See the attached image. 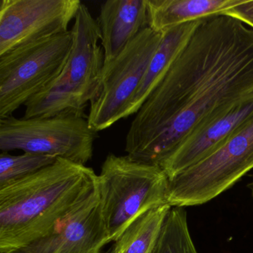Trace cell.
<instances>
[{
  "mask_svg": "<svg viewBox=\"0 0 253 253\" xmlns=\"http://www.w3.org/2000/svg\"><path fill=\"white\" fill-rule=\"evenodd\" d=\"M253 101V30L236 19H203L126 137L129 158L161 166L199 127Z\"/></svg>",
  "mask_w": 253,
  "mask_h": 253,
  "instance_id": "1",
  "label": "cell"
},
{
  "mask_svg": "<svg viewBox=\"0 0 253 253\" xmlns=\"http://www.w3.org/2000/svg\"><path fill=\"white\" fill-rule=\"evenodd\" d=\"M97 190L92 169L63 158L0 186V253L46 235Z\"/></svg>",
  "mask_w": 253,
  "mask_h": 253,
  "instance_id": "2",
  "label": "cell"
},
{
  "mask_svg": "<svg viewBox=\"0 0 253 253\" xmlns=\"http://www.w3.org/2000/svg\"><path fill=\"white\" fill-rule=\"evenodd\" d=\"M73 44L58 78L26 105L23 118L85 115V109L99 95L104 67V51L97 20L81 3L71 30Z\"/></svg>",
  "mask_w": 253,
  "mask_h": 253,
  "instance_id": "3",
  "label": "cell"
},
{
  "mask_svg": "<svg viewBox=\"0 0 253 253\" xmlns=\"http://www.w3.org/2000/svg\"><path fill=\"white\" fill-rule=\"evenodd\" d=\"M97 186L111 242H115L140 214L167 203L169 177L165 171L128 155H108L97 174Z\"/></svg>",
  "mask_w": 253,
  "mask_h": 253,
  "instance_id": "4",
  "label": "cell"
},
{
  "mask_svg": "<svg viewBox=\"0 0 253 253\" xmlns=\"http://www.w3.org/2000/svg\"><path fill=\"white\" fill-rule=\"evenodd\" d=\"M253 169V113L215 152L169 179L167 203L201 205L214 199Z\"/></svg>",
  "mask_w": 253,
  "mask_h": 253,
  "instance_id": "5",
  "label": "cell"
},
{
  "mask_svg": "<svg viewBox=\"0 0 253 253\" xmlns=\"http://www.w3.org/2000/svg\"><path fill=\"white\" fill-rule=\"evenodd\" d=\"M85 115L61 114L55 116L0 119V151L20 150L51 155L85 165L91 161L98 138Z\"/></svg>",
  "mask_w": 253,
  "mask_h": 253,
  "instance_id": "6",
  "label": "cell"
},
{
  "mask_svg": "<svg viewBox=\"0 0 253 253\" xmlns=\"http://www.w3.org/2000/svg\"><path fill=\"white\" fill-rule=\"evenodd\" d=\"M72 44L69 31L0 56V119L13 116L58 78Z\"/></svg>",
  "mask_w": 253,
  "mask_h": 253,
  "instance_id": "7",
  "label": "cell"
},
{
  "mask_svg": "<svg viewBox=\"0 0 253 253\" xmlns=\"http://www.w3.org/2000/svg\"><path fill=\"white\" fill-rule=\"evenodd\" d=\"M162 38L163 34L146 28L105 65L100 93L87 117L94 129L103 131L124 119Z\"/></svg>",
  "mask_w": 253,
  "mask_h": 253,
  "instance_id": "8",
  "label": "cell"
},
{
  "mask_svg": "<svg viewBox=\"0 0 253 253\" xmlns=\"http://www.w3.org/2000/svg\"><path fill=\"white\" fill-rule=\"evenodd\" d=\"M80 0H1L0 56L69 32Z\"/></svg>",
  "mask_w": 253,
  "mask_h": 253,
  "instance_id": "9",
  "label": "cell"
},
{
  "mask_svg": "<svg viewBox=\"0 0 253 253\" xmlns=\"http://www.w3.org/2000/svg\"><path fill=\"white\" fill-rule=\"evenodd\" d=\"M110 242L97 190L46 235L6 253H103Z\"/></svg>",
  "mask_w": 253,
  "mask_h": 253,
  "instance_id": "10",
  "label": "cell"
},
{
  "mask_svg": "<svg viewBox=\"0 0 253 253\" xmlns=\"http://www.w3.org/2000/svg\"><path fill=\"white\" fill-rule=\"evenodd\" d=\"M253 113V101L241 105L199 127L182 140L161 163L169 179L220 149Z\"/></svg>",
  "mask_w": 253,
  "mask_h": 253,
  "instance_id": "11",
  "label": "cell"
},
{
  "mask_svg": "<svg viewBox=\"0 0 253 253\" xmlns=\"http://www.w3.org/2000/svg\"><path fill=\"white\" fill-rule=\"evenodd\" d=\"M97 22L101 33L105 66L149 27L146 0H108L101 5Z\"/></svg>",
  "mask_w": 253,
  "mask_h": 253,
  "instance_id": "12",
  "label": "cell"
},
{
  "mask_svg": "<svg viewBox=\"0 0 253 253\" xmlns=\"http://www.w3.org/2000/svg\"><path fill=\"white\" fill-rule=\"evenodd\" d=\"M244 0H146L149 28L162 34L188 22L228 16Z\"/></svg>",
  "mask_w": 253,
  "mask_h": 253,
  "instance_id": "13",
  "label": "cell"
},
{
  "mask_svg": "<svg viewBox=\"0 0 253 253\" xmlns=\"http://www.w3.org/2000/svg\"><path fill=\"white\" fill-rule=\"evenodd\" d=\"M201 20L188 22L163 32L161 44L154 54L143 81L131 100L124 118L137 113L162 81L179 53L187 43Z\"/></svg>",
  "mask_w": 253,
  "mask_h": 253,
  "instance_id": "14",
  "label": "cell"
},
{
  "mask_svg": "<svg viewBox=\"0 0 253 253\" xmlns=\"http://www.w3.org/2000/svg\"><path fill=\"white\" fill-rule=\"evenodd\" d=\"M171 208L167 203L140 214L115 241L112 253H150Z\"/></svg>",
  "mask_w": 253,
  "mask_h": 253,
  "instance_id": "15",
  "label": "cell"
},
{
  "mask_svg": "<svg viewBox=\"0 0 253 253\" xmlns=\"http://www.w3.org/2000/svg\"><path fill=\"white\" fill-rule=\"evenodd\" d=\"M150 253H198L191 238L183 207H171Z\"/></svg>",
  "mask_w": 253,
  "mask_h": 253,
  "instance_id": "16",
  "label": "cell"
},
{
  "mask_svg": "<svg viewBox=\"0 0 253 253\" xmlns=\"http://www.w3.org/2000/svg\"><path fill=\"white\" fill-rule=\"evenodd\" d=\"M57 158L51 155L28 153L12 155L8 152L0 154V186L31 175L51 165Z\"/></svg>",
  "mask_w": 253,
  "mask_h": 253,
  "instance_id": "17",
  "label": "cell"
},
{
  "mask_svg": "<svg viewBox=\"0 0 253 253\" xmlns=\"http://www.w3.org/2000/svg\"><path fill=\"white\" fill-rule=\"evenodd\" d=\"M228 17L239 20L253 30V0H244L243 3L229 11Z\"/></svg>",
  "mask_w": 253,
  "mask_h": 253,
  "instance_id": "18",
  "label": "cell"
},
{
  "mask_svg": "<svg viewBox=\"0 0 253 253\" xmlns=\"http://www.w3.org/2000/svg\"><path fill=\"white\" fill-rule=\"evenodd\" d=\"M247 187L250 189V191H251L252 194H253V180H252L250 183H248V185H247Z\"/></svg>",
  "mask_w": 253,
  "mask_h": 253,
  "instance_id": "19",
  "label": "cell"
},
{
  "mask_svg": "<svg viewBox=\"0 0 253 253\" xmlns=\"http://www.w3.org/2000/svg\"><path fill=\"white\" fill-rule=\"evenodd\" d=\"M112 253V248L111 247L110 249H109V250H108L107 253Z\"/></svg>",
  "mask_w": 253,
  "mask_h": 253,
  "instance_id": "20",
  "label": "cell"
}]
</instances>
